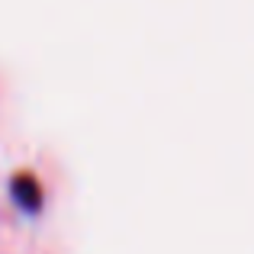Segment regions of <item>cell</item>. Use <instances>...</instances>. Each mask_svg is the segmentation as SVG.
<instances>
[{
	"label": "cell",
	"mask_w": 254,
	"mask_h": 254,
	"mask_svg": "<svg viewBox=\"0 0 254 254\" xmlns=\"http://www.w3.org/2000/svg\"><path fill=\"white\" fill-rule=\"evenodd\" d=\"M13 199L19 203V209H23V212H36V209H39V203H42L36 180H32V177H29V180L19 177L16 184H13Z\"/></svg>",
	"instance_id": "obj_1"
}]
</instances>
